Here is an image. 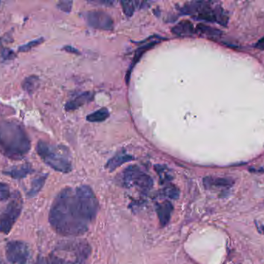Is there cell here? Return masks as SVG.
I'll list each match as a JSON object with an SVG mask.
<instances>
[{
  "instance_id": "6da1fadb",
  "label": "cell",
  "mask_w": 264,
  "mask_h": 264,
  "mask_svg": "<svg viewBox=\"0 0 264 264\" xmlns=\"http://www.w3.org/2000/svg\"><path fill=\"white\" fill-rule=\"evenodd\" d=\"M98 210L99 202L90 187L65 188L54 198L49 222L61 236H81L95 221Z\"/></svg>"
},
{
  "instance_id": "7a4b0ae2",
  "label": "cell",
  "mask_w": 264,
  "mask_h": 264,
  "mask_svg": "<svg viewBox=\"0 0 264 264\" xmlns=\"http://www.w3.org/2000/svg\"><path fill=\"white\" fill-rule=\"evenodd\" d=\"M31 148L30 138L19 123L13 120L0 123V153L13 160L24 158Z\"/></svg>"
},
{
  "instance_id": "3957f363",
  "label": "cell",
  "mask_w": 264,
  "mask_h": 264,
  "mask_svg": "<svg viewBox=\"0 0 264 264\" xmlns=\"http://www.w3.org/2000/svg\"><path fill=\"white\" fill-rule=\"evenodd\" d=\"M92 253V247L82 239L63 241L51 252V264H84Z\"/></svg>"
},
{
  "instance_id": "277c9868",
  "label": "cell",
  "mask_w": 264,
  "mask_h": 264,
  "mask_svg": "<svg viewBox=\"0 0 264 264\" xmlns=\"http://www.w3.org/2000/svg\"><path fill=\"white\" fill-rule=\"evenodd\" d=\"M36 151L44 163L52 169L65 174L71 172L72 170L71 155L66 147L51 145L45 141H39Z\"/></svg>"
},
{
  "instance_id": "5b68a950",
  "label": "cell",
  "mask_w": 264,
  "mask_h": 264,
  "mask_svg": "<svg viewBox=\"0 0 264 264\" xmlns=\"http://www.w3.org/2000/svg\"><path fill=\"white\" fill-rule=\"evenodd\" d=\"M24 207L20 192H15L4 211L0 212V233L9 234L22 212Z\"/></svg>"
},
{
  "instance_id": "8992f818",
  "label": "cell",
  "mask_w": 264,
  "mask_h": 264,
  "mask_svg": "<svg viewBox=\"0 0 264 264\" xmlns=\"http://www.w3.org/2000/svg\"><path fill=\"white\" fill-rule=\"evenodd\" d=\"M121 182L126 188H136L145 194L148 193L154 185L152 178L136 165L128 167L123 171Z\"/></svg>"
},
{
  "instance_id": "52a82bcc",
  "label": "cell",
  "mask_w": 264,
  "mask_h": 264,
  "mask_svg": "<svg viewBox=\"0 0 264 264\" xmlns=\"http://www.w3.org/2000/svg\"><path fill=\"white\" fill-rule=\"evenodd\" d=\"M7 260L12 264H27L30 259V249L23 241H10L6 247Z\"/></svg>"
},
{
  "instance_id": "ba28073f",
  "label": "cell",
  "mask_w": 264,
  "mask_h": 264,
  "mask_svg": "<svg viewBox=\"0 0 264 264\" xmlns=\"http://www.w3.org/2000/svg\"><path fill=\"white\" fill-rule=\"evenodd\" d=\"M84 18L90 27L98 30H112L113 29V21L105 12L89 11L85 13Z\"/></svg>"
},
{
  "instance_id": "9c48e42d",
  "label": "cell",
  "mask_w": 264,
  "mask_h": 264,
  "mask_svg": "<svg viewBox=\"0 0 264 264\" xmlns=\"http://www.w3.org/2000/svg\"><path fill=\"white\" fill-rule=\"evenodd\" d=\"M203 185L208 190H227L234 185V180L227 177L208 176L203 179Z\"/></svg>"
},
{
  "instance_id": "30bf717a",
  "label": "cell",
  "mask_w": 264,
  "mask_h": 264,
  "mask_svg": "<svg viewBox=\"0 0 264 264\" xmlns=\"http://www.w3.org/2000/svg\"><path fill=\"white\" fill-rule=\"evenodd\" d=\"M158 217L162 227L166 226L171 218V212L173 211V206L168 201H164L156 205Z\"/></svg>"
},
{
  "instance_id": "8fae6325",
  "label": "cell",
  "mask_w": 264,
  "mask_h": 264,
  "mask_svg": "<svg viewBox=\"0 0 264 264\" xmlns=\"http://www.w3.org/2000/svg\"><path fill=\"white\" fill-rule=\"evenodd\" d=\"M133 160H134V157H132V156L129 155V154H126L124 152H120L116 154V155L114 156L112 158H111L107 161L105 168L108 171H113L117 169L118 167L121 166L124 164L131 161Z\"/></svg>"
},
{
  "instance_id": "7c38bea8",
  "label": "cell",
  "mask_w": 264,
  "mask_h": 264,
  "mask_svg": "<svg viewBox=\"0 0 264 264\" xmlns=\"http://www.w3.org/2000/svg\"><path fill=\"white\" fill-rule=\"evenodd\" d=\"M174 34L180 36H191L195 33L193 24L189 21H183L171 30Z\"/></svg>"
},
{
  "instance_id": "4fadbf2b",
  "label": "cell",
  "mask_w": 264,
  "mask_h": 264,
  "mask_svg": "<svg viewBox=\"0 0 264 264\" xmlns=\"http://www.w3.org/2000/svg\"><path fill=\"white\" fill-rule=\"evenodd\" d=\"M33 172V168L30 165H24L22 166L14 167L9 171H4V174L10 176L14 179H22L28 174Z\"/></svg>"
},
{
  "instance_id": "5bb4252c",
  "label": "cell",
  "mask_w": 264,
  "mask_h": 264,
  "mask_svg": "<svg viewBox=\"0 0 264 264\" xmlns=\"http://www.w3.org/2000/svg\"><path fill=\"white\" fill-rule=\"evenodd\" d=\"M92 98V95L89 92H85L76 97L74 99L70 100L65 105V109L67 111H74L83 106L85 103L90 101Z\"/></svg>"
},
{
  "instance_id": "9a60e30c",
  "label": "cell",
  "mask_w": 264,
  "mask_h": 264,
  "mask_svg": "<svg viewBox=\"0 0 264 264\" xmlns=\"http://www.w3.org/2000/svg\"><path fill=\"white\" fill-rule=\"evenodd\" d=\"M47 178H48V174H44V175H41L33 179L31 183V188L27 193V197L28 198H33V197L36 196L38 193L40 192L42 187L44 186Z\"/></svg>"
},
{
  "instance_id": "2e32d148",
  "label": "cell",
  "mask_w": 264,
  "mask_h": 264,
  "mask_svg": "<svg viewBox=\"0 0 264 264\" xmlns=\"http://www.w3.org/2000/svg\"><path fill=\"white\" fill-rule=\"evenodd\" d=\"M39 86V79L36 75L27 77L23 83V89L29 94H33Z\"/></svg>"
},
{
  "instance_id": "e0dca14e",
  "label": "cell",
  "mask_w": 264,
  "mask_h": 264,
  "mask_svg": "<svg viewBox=\"0 0 264 264\" xmlns=\"http://www.w3.org/2000/svg\"><path fill=\"white\" fill-rule=\"evenodd\" d=\"M109 112L105 108L97 110L92 114L86 116V120L92 123H100L106 120L109 117Z\"/></svg>"
},
{
  "instance_id": "ac0fdd59",
  "label": "cell",
  "mask_w": 264,
  "mask_h": 264,
  "mask_svg": "<svg viewBox=\"0 0 264 264\" xmlns=\"http://www.w3.org/2000/svg\"><path fill=\"white\" fill-rule=\"evenodd\" d=\"M196 32L201 33L203 35H206L207 36H211V37H215V36H218L222 34V32L220 31L218 29L213 28L209 26L204 25V24H199L196 27Z\"/></svg>"
},
{
  "instance_id": "d6986e66",
  "label": "cell",
  "mask_w": 264,
  "mask_h": 264,
  "mask_svg": "<svg viewBox=\"0 0 264 264\" xmlns=\"http://www.w3.org/2000/svg\"><path fill=\"white\" fill-rule=\"evenodd\" d=\"M156 45V42H151V43L147 44V45H144L142 48L138 49L137 51H136V55H135L134 60H133V62H132V67L134 66L136 63L139 62L141 57H142V55H143L148 50L151 49V48H152Z\"/></svg>"
},
{
  "instance_id": "ffe728a7",
  "label": "cell",
  "mask_w": 264,
  "mask_h": 264,
  "mask_svg": "<svg viewBox=\"0 0 264 264\" xmlns=\"http://www.w3.org/2000/svg\"><path fill=\"white\" fill-rule=\"evenodd\" d=\"M139 2H132V1H129V2H121V6H122L123 10H124V14L126 16H131L132 15L134 14L135 11L137 9L138 6H139Z\"/></svg>"
},
{
  "instance_id": "44dd1931",
  "label": "cell",
  "mask_w": 264,
  "mask_h": 264,
  "mask_svg": "<svg viewBox=\"0 0 264 264\" xmlns=\"http://www.w3.org/2000/svg\"><path fill=\"white\" fill-rule=\"evenodd\" d=\"M11 195L9 185L5 183H0V201H7L11 198Z\"/></svg>"
},
{
  "instance_id": "7402d4cb",
  "label": "cell",
  "mask_w": 264,
  "mask_h": 264,
  "mask_svg": "<svg viewBox=\"0 0 264 264\" xmlns=\"http://www.w3.org/2000/svg\"><path fill=\"white\" fill-rule=\"evenodd\" d=\"M163 192L166 196L169 197L170 198H172V199H176L180 196V191L174 185H169V186L164 188Z\"/></svg>"
},
{
  "instance_id": "603a6c76",
  "label": "cell",
  "mask_w": 264,
  "mask_h": 264,
  "mask_svg": "<svg viewBox=\"0 0 264 264\" xmlns=\"http://www.w3.org/2000/svg\"><path fill=\"white\" fill-rule=\"evenodd\" d=\"M43 40V38H39L33 40V42H29V43L19 47V52H27V51H30V50L33 49L35 47L38 46V45L42 44Z\"/></svg>"
},
{
  "instance_id": "cb8c5ba5",
  "label": "cell",
  "mask_w": 264,
  "mask_h": 264,
  "mask_svg": "<svg viewBox=\"0 0 264 264\" xmlns=\"http://www.w3.org/2000/svg\"><path fill=\"white\" fill-rule=\"evenodd\" d=\"M156 171L159 173V176H160L161 179L163 180H170V174H168V170L164 166H156Z\"/></svg>"
},
{
  "instance_id": "d4e9b609",
  "label": "cell",
  "mask_w": 264,
  "mask_h": 264,
  "mask_svg": "<svg viewBox=\"0 0 264 264\" xmlns=\"http://www.w3.org/2000/svg\"><path fill=\"white\" fill-rule=\"evenodd\" d=\"M73 2L71 1H62L57 4V7L65 13H70L72 9Z\"/></svg>"
},
{
  "instance_id": "484cf974",
  "label": "cell",
  "mask_w": 264,
  "mask_h": 264,
  "mask_svg": "<svg viewBox=\"0 0 264 264\" xmlns=\"http://www.w3.org/2000/svg\"><path fill=\"white\" fill-rule=\"evenodd\" d=\"M2 57H4L5 60H10V59H13V57H15V54L13 51L6 48V49L3 50Z\"/></svg>"
},
{
  "instance_id": "4316f807",
  "label": "cell",
  "mask_w": 264,
  "mask_h": 264,
  "mask_svg": "<svg viewBox=\"0 0 264 264\" xmlns=\"http://www.w3.org/2000/svg\"><path fill=\"white\" fill-rule=\"evenodd\" d=\"M35 264H51L49 259L44 256H39Z\"/></svg>"
},
{
  "instance_id": "83f0119b",
  "label": "cell",
  "mask_w": 264,
  "mask_h": 264,
  "mask_svg": "<svg viewBox=\"0 0 264 264\" xmlns=\"http://www.w3.org/2000/svg\"><path fill=\"white\" fill-rule=\"evenodd\" d=\"M256 48L257 49L261 50V51H263L264 50V36L262 38H261L259 42L256 43Z\"/></svg>"
},
{
  "instance_id": "f1b7e54d",
  "label": "cell",
  "mask_w": 264,
  "mask_h": 264,
  "mask_svg": "<svg viewBox=\"0 0 264 264\" xmlns=\"http://www.w3.org/2000/svg\"><path fill=\"white\" fill-rule=\"evenodd\" d=\"M63 49H64L65 51H68V52L70 53H74V54H77V53H78L77 50L75 49V48H73L72 47L67 46L65 47Z\"/></svg>"
}]
</instances>
